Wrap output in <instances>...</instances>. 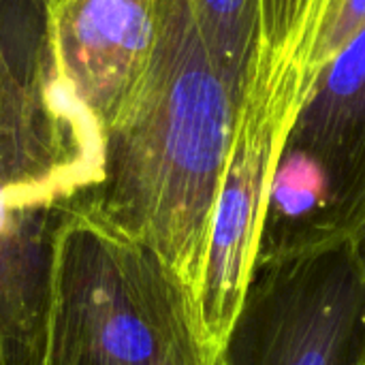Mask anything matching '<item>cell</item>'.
<instances>
[{"mask_svg":"<svg viewBox=\"0 0 365 365\" xmlns=\"http://www.w3.org/2000/svg\"><path fill=\"white\" fill-rule=\"evenodd\" d=\"M225 365H365V276L357 242L255 272Z\"/></svg>","mask_w":365,"mask_h":365,"instance_id":"obj_5","label":"cell"},{"mask_svg":"<svg viewBox=\"0 0 365 365\" xmlns=\"http://www.w3.org/2000/svg\"><path fill=\"white\" fill-rule=\"evenodd\" d=\"M242 103L212 60L190 0H160L148 71L105 133L101 180L64 201L148 248L190 304Z\"/></svg>","mask_w":365,"mask_h":365,"instance_id":"obj_1","label":"cell"},{"mask_svg":"<svg viewBox=\"0 0 365 365\" xmlns=\"http://www.w3.org/2000/svg\"><path fill=\"white\" fill-rule=\"evenodd\" d=\"M190 6L218 71L246 98L255 77L267 75L261 0H190Z\"/></svg>","mask_w":365,"mask_h":365,"instance_id":"obj_8","label":"cell"},{"mask_svg":"<svg viewBox=\"0 0 365 365\" xmlns=\"http://www.w3.org/2000/svg\"><path fill=\"white\" fill-rule=\"evenodd\" d=\"M188 302L148 248L62 203L38 365H154Z\"/></svg>","mask_w":365,"mask_h":365,"instance_id":"obj_2","label":"cell"},{"mask_svg":"<svg viewBox=\"0 0 365 365\" xmlns=\"http://www.w3.org/2000/svg\"><path fill=\"white\" fill-rule=\"evenodd\" d=\"M154 365H225L222 353L218 357H212L201 344L190 302L180 310L178 319L173 321Z\"/></svg>","mask_w":365,"mask_h":365,"instance_id":"obj_10","label":"cell"},{"mask_svg":"<svg viewBox=\"0 0 365 365\" xmlns=\"http://www.w3.org/2000/svg\"><path fill=\"white\" fill-rule=\"evenodd\" d=\"M312 0H261L263 47L269 81L293 68Z\"/></svg>","mask_w":365,"mask_h":365,"instance_id":"obj_9","label":"cell"},{"mask_svg":"<svg viewBox=\"0 0 365 365\" xmlns=\"http://www.w3.org/2000/svg\"><path fill=\"white\" fill-rule=\"evenodd\" d=\"M357 248H359V257H361V267H364V276H365V227L361 229L359 237H357Z\"/></svg>","mask_w":365,"mask_h":365,"instance_id":"obj_11","label":"cell"},{"mask_svg":"<svg viewBox=\"0 0 365 365\" xmlns=\"http://www.w3.org/2000/svg\"><path fill=\"white\" fill-rule=\"evenodd\" d=\"M158 6L160 0H64L51 6L60 71L103 135L148 71Z\"/></svg>","mask_w":365,"mask_h":365,"instance_id":"obj_7","label":"cell"},{"mask_svg":"<svg viewBox=\"0 0 365 365\" xmlns=\"http://www.w3.org/2000/svg\"><path fill=\"white\" fill-rule=\"evenodd\" d=\"M38 2H43V4H47V6L51 9V6H58V4L64 2V0H38Z\"/></svg>","mask_w":365,"mask_h":365,"instance_id":"obj_12","label":"cell"},{"mask_svg":"<svg viewBox=\"0 0 365 365\" xmlns=\"http://www.w3.org/2000/svg\"><path fill=\"white\" fill-rule=\"evenodd\" d=\"M105 135L60 71L51 9L0 0V227L9 210L58 205L92 188Z\"/></svg>","mask_w":365,"mask_h":365,"instance_id":"obj_4","label":"cell"},{"mask_svg":"<svg viewBox=\"0 0 365 365\" xmlns=\"http://www.w3.org/2000/svg\"><path fill=\"white\" fill-rule=\"evenodd\" d=\"M365 227V30L314 79L269 186L257 269L346 242Z\"/></svg>","mask_w":365,"mask_h":365,"instance_id":"obj_3","label":"cell"},{"mask_svg":"<svg viewBox=\"0 0 365 365\" xmlns=\"http://www.w3.org/2000/svg\"><path fill=\"white\" fill-rule=\"evenodd\" d=\"M297 111V96L265 79L252 81L242 103L192 299L195 327L212 357L222 353L252 282L272 178Z\"/></svg>","mask_w":365,"mask_h":365,"instance_id":"obj_6","label":"cell"}]
</instances>
